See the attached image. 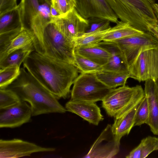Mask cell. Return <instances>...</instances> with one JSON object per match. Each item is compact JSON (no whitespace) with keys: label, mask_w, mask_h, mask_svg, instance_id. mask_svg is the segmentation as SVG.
Returning a JSON list of instances; mask_svg holds the SVG:
<instances>
[{"label":"cell","mask_w":158,"mask_h":158,"mask_svg":"<svg viewBox=\"0 0 158 158\" xmlns=\"http://www.w3.org/2000/svg\"><path fill=\"white\" fill-rule=\"evenodd\" d=\"M149 117V111L147 100L145 97L138 106L135 117L134 126L147 124Z\"/></svg>","instance_id":"4dcf8cb0"},{"label":"cell","mask_w":158,"mask_h":158,"mask_svg":"<svg viewBox=\"0 0 158 158\" xmlns=\"http://www.w3.org/2000/svg\"><path fill=\"white\" fill-rule=\"evenodd\" d=\"M32 116L30 106L22 101L15 105L0 109V128H14L29 122Z\"/></svg>","instance_id":"4fadbf2b"},{"label":"cell","mask_w":158,"mask_h":158,"mask_svg":"<svg viewBox=\"0 0 158 158\" xmlns=\"http://www.w3.org/2000/svg\"><path fill=\"white\" fill-rule=\"evenodd\" d=\"M153 6L155 13L158 18V4L155 3Z\"/></svg>","instance_id":"74e56055"},{"label":"cell","mask_w":158,"mask_h":158,"mask_svg":"<svg viewBox=\"0 0 158 158\" xmlns=\"http://www.w3.org/2000/svg\"><path fill=\"white\" fill-rule=\"evenodd\" d=\"M21 68L14 65L0 69V89H5L14 82L19 77Z\"/></svg>","instance_id":"f1b7e54d"},{"label":"cell","mask_w":158,"mask_h":158,"mask_svg":"<svg viewBox=\"0 0 158 158\" xmlns=\"http://www.w3.org/2000/svg\"></svg>","instance_id":"b9f144b4"},{"label":"cell","mask_w":158,"mask_h":158,"mask_svg":"<svg viewBox=\"0 0 158 158\" xmlns=\"http://www.w3.org/2000/svg\"><path fill=\"white\" fill-rule=\"evenodd\" d=\"M75 51L103 66L108 62L110 53L98 44L89 46H77Z\"/></svg>","instance_id":"ffe728a7"},{"label":"cell","mask_w":158,"mask_h":158,"mask_svg":"<svg viewBox=\"0 0 158 158\" xmlns=\"http://www.w3.org/2000/svg\"><path fill=\"white\" fill-rule=\"evenodd\" d=\"M33 49L26 48L16 50L0 59V69L14 65L20 67L27 56Z\"/></svg>","instance_id":"484cf974"},{"label":"cell","mask_w":158,"mask_h":158,"mask_svg":"<svg viewBox=\"0 0 158 158\" xmlns=\"http://www.w3.org/2000/svg\"><path fill=\"white\" fill-rule=\"evenodd\" d=\"M128 70L130 77L139 82L158 80V48L141 52Z\"/></svg>","instance_id":"ba28073f"},{"label":"cell","mask_w":158,"mask_h":158,"mask_svg":"<svg viewBox=\"0 0 158 158\" xmlns=\"http://www.w3.org/2000/svg\"><path fill=\"white\" fill-rule=\"evenodd\" d=\"M65 108L67 111L95 125L104 119L100 108L95 102L70 99L66 103Z\"/></svg>","instance_id":"5bb4252c"},{"label":"cell","mask_w":158,"mask_h":158,"mask_svg":"<svg viewBox=\"0 0 158 158\" xmlns=\"http://www.w3.org/2000/svg\"><path fill=\"white\" fill-rule=\"evenodd\" d=\"M33 39V32L30 29L24 28L12 41L6 49L0 53V59L16 50L26 48L34 49Z\"/></svg>","instance_id":"e0dca14e"},{"label":"cell","mask_w":158,"mask_h":158,"mask_svg":"<svg viewBox=\"0 0 158 158\" xmlns=\"http://www.w3.org/2000/svg\"><path fill=\"white\" fill-rule=\"evenodd\" d=\"M144 90L149 111L147 124L154 135H158V93L155 81L151 80L145 81Z\"/></svg>","instance_id":"9a60e30c"},{"label":"cell","mask_w":158,"mask_h":158,"mask_svg":"<svg viewBox=\"0 0 158 158\" xmlns=\"http://www.w3.org/2000/svg\"><path fill=\"white\" fill-rule=\"evenodd\" d=\"M6 88L14 91L22 101L30 104L32 116L67 111L58 99L23 67L21 68L19 77Z\"/></svg>","instance_id":"7a4b0ae2"},{"label":"cell","mask_w":158,"mask_h":158,"mask_svg":"<svg viewBox=\"0 0 158 158\" xmlns=\"http://www.w3.org/2000/svg\"><path fill=\"white\" fill-rule=\"evenodd\" d=\"M98 78L103 83L111 89L125 85L130 78L129 72L122 73L103 70L96 73Z\"/></svg>","instance_id":"d4e9b609"},{"label":"cell","mask_w":158,"mask_h":158,"mask_svg":"<svg viewBox=\"0 0 158 158\" xmlns=\"http://www.w3.org/2000/svg\"><path fill=\"white\" fill-rule=\"evenodd\" d=\"M45 2L51 5L52 4V0H44Z\"/></svg>","instance_id":"f35d334b"},{"label":"cell","mask_w":158,"mask_h":158,"mask_svg":"<svg viewBox=\"0 0 158 158\" xmlns=\"http://www.w3.org/2000/svg\"><path fill=\"white\" fill-rule=\"evenodd\" d=\"M33 45L34 50L37 52L77 67L74 43L67 39L53 23L50 22L42 32L33 34Z\"/></svg>","instance_id":"3957f363"},{"label":"cell","mask_w":158,"mask_h":158,"mask_svg":"<svg viewBox=\"0 0 158 158\" xmlns=\"http://www.w3.org/2000/svg\"><path fill=\"white\" fill-rule=\"evenodd\" d=\"M40 4L39 0H21L18 7L24 28L30 29L31 22L38 12Z\"/></svg>","instance_id":"7402d4cb"},{"label":"cell","mask_w":158,"mask_h":158,"mask_svg":"<svg viewBox=\"0 0 158 158\" xmlns=\"http://www.w3.org/2000/svg\"><path fill=\"white\" fill-rule=\"evenodd\" d=\"M112 89L98 78L96 73H81L73 83L71 99L92 102L102 101Z\"/></svg>","instance_id":"8992f818"},{"label":"cell","mask_w":158,"mask_h":158,"mask_svg":"<svg viewBox=\"0 0 158 158\" xmlns=\"http://www.w3.org/2000/svg\"><path fill=\"white\" fill-rule=\"evenodd\" d=\"M144 32L131 25L129 23L118 21L104 36L102 41L112 42L115 40L143 34Z\"/></svg>","instance_id":"ac0fdd59"},{"label":"cell","mask_w":158,"mask_h":158,"mask_svg":"<svg viewBox=\"0 0 158 158\" xmlns=\"http://www.w3.org/2000/svg\"><path fill=\"white\" fill-rule=\"evenodd\" d=\"M51 22L67 39L74 44L76 39L85 33L88 25V19L81 16L75 8L65 14L52 17Z\"/></svg>","instance_id":"9c48e42d"},{"label":"cell","mask_w":158,"mask_h":158,"mask_svg":"<svg viewBox=\"0 0 158 158\" xmlns=\"http://www.w3.org/2000/svg\"><path fill=\"white\" fill-rule=\"evenodd\" d=\"M17 0H0V15L16 8Z\"/></svg>","instance_id":"e575fe53"},{"label":"cell","mask_w":158,"mask_h":158,"mask_svg":"<svg viewBox=\"0 0 158 158\" xmlns=\"http://www.w3.org/2000/svg\"><path fill=\"white\" fill-rule=\"evenodd\" d=\"M74 57L77 67L81 73H96L103 70L102 66L75 51Z\"/></svg>","instance_id":"83f0119b"},{"label":"cell","mask_w":158,"mask_h":158,"mask_svg":"<svg viewBox=\"0 0 158 158\" xmlns=\"http://www.w3.org/2000/svg\"><path fill=\"white\" fill-rule=\"evenodd\" d=\"M53 148H46L18 139L0 140V158H14L29 156L34 153L53 152Z\"/></svg>","instance_id":"8fae6325"},{"label":"cell","mask_w":158,"mask_h":158,"mask_svg":"<svg viewBox=\"0 0 158 158\" xmlns=\"http://www.w3.org/2000/svg\"><path fill=\"white\" fill-rule=\"evenodd\" d=\"M75 1H76V0H75Z\"/></svg>","instance_id":"60d3db41"},{"label":"cell","mask_w":158,"mask_h":158,"mask_svg":"<svg viewBox=\"0 0 158 158\" xmlns=\"http://www.w3.org/2000/svg\"><path fill=\"white\" fill-rule=\"evenodd\" d=\"M75 8L86 19L96 17L116 23L118 18L106 0H76Z\"/></svg>","instance_id":"7c38bea8"},{"label":"cell","mask_w":158,"mask_h":158,"mask_svg":"<svg viewBox=\"0 0 158 158\" xmlns=\"http://www.w3.org/2000/svg\"></svg>","instance_id":"7bdbcfd3"},{"label":"cell","mask_w":158,"mask_h":158,"mask_svg":"<svg viewBox=\"0 0 158 158\" xmlns=\"http://www.w3.org/2000/svg\"><path fill=\"white\" fill-rule=\"evenodd\" d=\"M98 45L107 50L110 54L108 62L102 66L103 70L118 72H129L123 60L121 51L115 43L102 41Z\"/></svg>","instance_id":"2e32d148"},{"label":"cell","mask_w":158,"mask_h":158,"mask_svg":"<svg viewBox=\"0 0 158 158\" xmlns=\"http://www.w3.org/2000/svg\"><path fill=\"white\" fill-rule=\"evenodd\" d=\"M50 12L51 16L52 18L57 17L61 15L58 12L52 5L50 6Z\"/></svg>","instance_id":"d590c367"},{"label":"cell","mask_w":158,"mask_h":158,"mask_svg":"<svg viewBox=\"0 0 158 158\" xmlns=\"http://www.w3.org/2000/svg\"><path fill=\"white\" fill-rule=\"evenodd\" d=\"M23 67L58 100L68 98L78 76L73 64L54 60L35 50L26 57Z\"/></svg>","instance_id":"6da1fadb"},{"label":"cell","mask_w":158,"mask_h":158,"mask_svg":"<svg viewBox=\"0 0 158 158\" xmlns=\"http://www.w3.org/2000/svg\"><path fill=\"white\" fill-rule=\"evenodd\" d=\"M139 104L124 116L114 119L112 130L118 140L120 141L122 137L128 135L134 126L135 114Z\"/></svg>","instance_id":"d6986e66"},{"label":"cell","mask_w":158,"mask_h":158,"mask_svg":"<svg viewBox=\"0 0 158 158\" xmlns=\"http://www.w3.org/2000/svg\"><path fill=\"white\" fill-rule=\"evenodd\" d=\"M155 84L156 85V89L157 90V92L158 93V80H156V81H155Z\"/></svg>","instance_id":"ab89813d"},{"label":"cell","mask_w":158,"mask_h":158,"mask_svg":"<svg viewBox=\"0 0 158 158\" xmlns=\"http://www.w3.org/2000/svg\"><path fill=\"white\" fill-rule=\"evenodd\" d=\"M50 6L45 1L40 4L38 12L33 19L29 29L34 35L42 32L47 25L51 21Z\"/></svg>","instance_id":"44dd1931"},{"label":"cell","mask_w":158,"mask_h":158,"mask_svg":"<svg viewBox=\"0 0 158 158\" xmlns=\"http://www.w3.org/2000/svg\"><path fill=\"white\" fill-rule=\"evenodd\" d=\"M52 5L61 15L67 13L76 7L75 0H52Z\"/></svg>","instance_id":"d6a6232c"},{"label":"cell","mask_w":158,"mask_h":158,"mask_svg":"<svg viewBox=\"0 0 158 158\" xmlns=\"http://www.w3.org/2000/svg\"><path fill=\"white\" fill-rule=\"evenodd\" d=\"M158 150V138L148 136L127 155V158H144L154 151Z\"/></svg>","instance_id":"603a6c76"},{"label":"cell","mask_w":158,"mask_h":158,"mask_svg":"<svg viewBox=\"0 0 158 158\" xmlns=\"http://www.w3.org/2000/svg\"><path fill=\"white\" fill-rule=\"evenodd\" d=\"M120 21L144 32L157 23L154 0H106Z\"/></svg>","instance_id":"277c9868"},{"label":"cell","mask_w":158,"mask_h":158,"mask_svg":"<svg viewBox=\"0 0 158 158\" xmlns=\"http://www.w3.org/2000/svg\"><path fill=\"white\" fill-rule=\"evenodd\" d=\"M23 28L18 6L15 9L0 15V34Z\"/></svg>","instance_id":"cb8c5ba5"},{"label":"cell","mask_w":158,"mask_h":158,"mask_svg":"<svg viewBox=\"0 0 158 158\" xmlns=\"http://www.w3.org/2000/svg\"><path fill=\"white\" fill-rule=\"evenodd\" d=\"M112 42L115 43L120 49L123 60L128 69L141 52L158 48V40L149 31Z\"/></svg>","instance_id":"52a82bcc"},{"label":"cell","mask_w":158,"mask_h":158,"mask_svg":"<svg viewBox=\"0 0 158 158\" xmlns=\"http://www.w3.org/2000/svg\"><path fill=\"white\" fill-rule=\"evenodd\" d=\"M120 141L113 133L112 125L108 124L91 147L85 158H111L119 151Z\"/></svg>","instance_id":"30bf717a"},{"label":"cell","mask_w":158,"mask_h":158,"mask_svg":"<svg viewBox=\"0 0 158 158\" xmlns=\"http://www.w3.org/2000/svg\"><path fill=\"white\" fill-rule=\"evenodd\" d=\"M21 101L14 91L7 88L0 89V109L12 106Z\"/></svg>","instance_id":"f546056e"},{"label":"cell","mask_w":158,"mask_h":158,"mask_svg":"<svg viewBox=\"0 0 158 158\" xmlns=\"http://www.w3.org/2000/svg\"><path fill=\"white\" fill-rule=\"evenodd\" d=\"M111 27L106 30H98L84 33L76 40L75 42V47L89 46L97 45L103 41L104 36Z\"/></svg>","instance_id":"4316f807"},{"label":"cell","mask_w":158,"mask_h":158,"mask_svg":"<svg viewBox=\"0 0 158 158\" xmlns=\"http://www.w3.org/2000/svg\"><path fill=\"white\" fill-rule=\"evenodd\" d=\"M145 97L142 87L125 85L112 89L102 101V107L114 119L120 118L138 105Z\"/></svg>","instance_id":"5b68a950"},{"label":"cell","mask_w":158,"mask_h":158,"mask_svg":"<svg viewBox=\"0 0 158 158\" xmlns=\"http://www.w3.org/2000/svg\"><path fill=\"white\" fill-rule=\"evenodd\" d=\"M88 19V25L85 33L106 30L111 27L110 25V22L109 20L96 17Z\"/></svg>","instance_id":"1f68e13d"},{"label":"cell","mask_w":158,"mask_h":158,"mask_svg":"<svg viewBox=\"0 0 158 158\" xmlns=\"http://www.w3.org/2000/svg\"><path fill=\"white\" fill-rule=\"evenodd\" d=\"M24 28L0 34V53L4 52Z\"/></svg>","instance_id":"836d02e7"},{"label":"cell","mask_w":158,"mask_h":158,"mask_svg":"<svg viewBox=\"0 0 158 158\" xmlns=\"http://www.w3.org/2000/svg\"><path fill=\"white\" fill-rule=\"evenodd\" d=\"M158 40V21L157 24L151 28L149 31Z\"/></svg>","instance_id":"8d00e7d4"}]
</instances>
